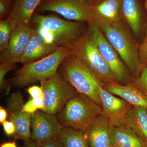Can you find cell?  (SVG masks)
<instances>
[{
  "mask_svg": "<svg viewBox=\"0 0 147 147\" xmlns=\"http://www.w3.org/2000/svg\"><path fill=\"white\" fill-rule=\"evenodd\" d=\"M104 36L118 53L133 79L138 78L142 67L139 57V44L131 30L123 20L107 22L96 19Z\"/></svg>",
  "mask_w": 147,
  "mask_h": 147,
  "instance_id": "cell-1",
  "label": "cell"
},
{
  "mask_svg": "<svg viewBox=\"0 0 147 147\" xmlns=\"http://www.w3.org/2000/svg\"><path fill=\"white\" fill-rule=\"evenodd\" d=\"M45 42L58 47L71 46L86 31L88 24L65 20L54 15L34 13L31 23Z\"/></svg>",
  "mask_w": 147,
  "mask_h": 147,
  "instance_id": "cell-2",
  "label": "cell"
},
{
  "mask_svg": "<svg viewBox=\"0 0 147 147\" xmlns=\"http://www.w3.org/2000/svg\"><path fill=\"white\" fill-rule=\"evenodd\" d=\"M71 46L59 47L54 53L35 61L23 64L8 79L11 86L22 88L37 82H40L58 71L64 59L71 54Z\"/></svg>",
  "mask_w": 147,
  "mask_h": 147,
  "instance_id": "cell-3",
  "label": "cell"
},
{
  "mask_svg": "<svg viewBox=\"0 0 147 147\" xmlns=\"http://www.w3.org/2000/svg\"><path fill=\"white\" fill-rule=\"evenodd\" d=\"M58 71L78 93L101 107L99 89L104 88V84L80 59L69 54L62 61Z\"/></svg>",
  "mask_w": 147,
  "mask_h": 147,
  "instance_id": "cell-4",
  "label": "cell"
},
{
  "mask_svg": "<svg viewBox=\"0 0 147 147\" xmlns=\"http://www.w3.org/2000/svg\"><path fill=\"white\" fill-rule=\"evenodd\" d=\"M102 113L100 106L86 96L78 92L56 115L63 127L85 131Z\"/></svg>",
  "mask_w": 147,
  "mask_h": 147,
  "instance_id": "cell-5",
  "label": "cell"
},
{
  "mask_svg": "<svg viewBox=\"0 0 147 147\" xmlns=\"http://www.w3.org/2000/svg\"><path fill=\"white\" fill-rule=\"evenodd\" d=\"M71 54L80 59L104 84V86L113 82L119 83L87 30L71 45Z\"/></svg>",
  "mask_w": 147,
  "mask_h": 147,
  "instance_id": "cell-6",
  "label": "cell"
},
{
  "mask_svg": "<svg viewBox=\"0 0 147 147\" xmlns=\"http://www.w3.org/2000/svg\"><path fill=\"white\" fill-rule=\"evenodd\" d=\"M40 83L44 101V107L40 110L50 115H56L78 93L58 71Z\"/></svg>",
  "mask_w": 147,
  "mask_h": 147,
  "instance_id": "cell-7",
  "label": "cell"
},
{
  "mask_svg": "<svg viewBox=\"0 0 147 147\" xmlns=\"http://www.w3.org/2000/svg\"><path fill=\"white\" fill-rule=\"evenodd\" d=\"M93 5L87 0H42L36 10L56 12L69 21L89 24L94 20Z\"/></svg>",
  "mask_w": 147,
  "mask_h": 147,
  "instance_id": "cell-8",
  "label": "cell"
},
{
  "mask_svg": "<svg viewBox=\"0 0 147 147\" xmlns=\"http://www.w3.org/2000/svg\"><path fill=\"white\" fill-rule=\"evenodd\" d=\"M87 31L119 83L123 85L131 83L133 78L128 68L97 25L94 22L88 24Z\"/></svg>",
  "mask_w": 147,
  "mask_h": 147,
  "instance_id": "cell-9",
  "label": "cell"
},
{
  "mask_svg": "<svg viewBox=\"0 0 147 147\" xmlns=\"http://www.w3.org/2000/svg\"><path fill=\"white\" fill-rule=\"evenodd\" d=\"M24 104L21 93L13 92L7 100V110L9 120L13 123L16 128L13 135L14 139L26 141L31 138L32 115L24 111Z\"/></svg>",
  "mask_w": 147,
  "mask_h": 147,
  "instance_id": "cell-10",
  "label": "cell"
},
{
  "mask_svg": "<svg viewBox=\"0 0 147 147\" xmlns=\"http://www.w3.org/2000/svg\"><path fill=\"white\" fill-rule=\"evenodd\" d=\"M62 127L57 115L37 110L32 115L31 138L38 143L46 142L57 137Z\"/></svg>",
  "mask_w": 147,
  "mask_h": 147,
  "instance_id": "cell-11",
  "label": "cell"
},
{
  "mask_svg": "<svg viewBox=\"0 0 147 147\" xmlns=\"http://www.w3.org/2000/svg\"><path fill=\"white\" fill-rule=\"evenodd\" d=\"M99 95L102 112L114 126L124 124L125 118L132 105L126 100L109 92L100 86Z\"/></svg>",
  "mask_w": 147,
  "mask_h": 147,
  "instance_id": "cell-12",
  "label": "cell"
},
{
  "mask_svg": "<svg viewBox=\"0 0 147 147\" xmlns=\"http://www.w3.org/2000/svg\"><path fill=\"white\" fill-rule=\"evenodd\" d=\"M32 31L30 26L18 25L11 35L7 47L1 53V63H19Z\"/></svg>",
  "mask_w": 147,
  "mask_h": 147,
  "instance_id": "cell-13",
  "label": "cell"
},
{
  "mask_svg": "<svg viewBox=\"0 0 147 147\" xmlns=\"http://www.w3.org/2000/svg\"><path fill=\"white\" fill-rule=\"evenodd\" d=\"M114 125L103 114L98 116L85 131L89 147H110Z\"/></svg>",
  "mask_w": 147,
  "mask_h": 147,
  "instance_id": "cell-14",
  "label": "cell"
},
{
  "mask_svg": "<svg viewBox=\"0 0 147 147\" xmlns=\"http://www.w3.org/2000/svg\"><path fill=\"white\" fill-rule=\"evenodd\" d=\"M123 20L131 30L136 40L141 36L145 10L142 0H121Z\"/></svg>",
  "mask_w": 147,
  "mask_h": 147,
  "instance_id": "cell-15",
  "label": "cell"
},
{
  "mask_svg": "<svg viewBox=\"0 0 147 147\" xmlns=\"http://www.w3.org/2000/svg\"><path fill=\"white\" fill-rule=\"evenodd\" d=\"M104 88L112 94L126 100L132 106L147 110V94L131 83L123 85L113 82L106 84Z\"/></svg>",
  "mask_w": 147,
  "mask_h": 147,
  "instance_id": "cell-16",
  "label": "cell"
},
{
  "mask_svg": "<svg viewBox=\"0 0 147 147\" xmlns=\"http://www.w3.org/2000/svg\"><path fill=\"white\" fill-rule=\"evenodd\" d=\"M59 47L46 43L33 29L31 36L19 63L24 64L38 60L54 53Z\"/></svg>",
  "mask_w": 147,
  "mask_h": 147,
  "instance_id": "cell-17",
  "label": "cell"
},
{
  "mask_svg": "<svg viewBox=\"0 0 147 147\" xmlns=\"http://www.w3.org/2000/svg\"><path fill=\"white\" fill-rule=\"evenodd\" d=\"M42 0H13L11 12L8 18L16 22L18 25L30 26L35 10Z\"/></svg>",
  "mask_w": 147,
  "mask_h": 147,
  "instance_id": "cell-18",
  "label": "cell"
},
{
  "mask_svg": "<svg viewBox=\"0 0 147 147\" xmlns=\"http://www.w3.org/2000/svg\"><path fill=\"white\" fill-rule=\"evenodd\" d=\"M94 18L107 22L122 20L121 0H103L93 5ZM94 22V21H93Z\"/></svg>",
  "mask_w": 147,
  "mask_h": 147,
  "instance_id": "cell-19",
  "label": "cell"
},
{
  "mask_svg": "<svg viewBox=\"0 0 147 147\" xmlns=\"http://www.w3.org/2000/svg\"><path fill=\"white\" fill-rule=\"evenodd\" d=\"M112 143V146L119 147H147L145 142L125 124L114 127Z\"/></svg>",
  "mask_w": 147,
  "mask_h": 147,
  "instance_id": "cell-20",
  "label": "cell"
},
{
  "mask_svg": "<svg viewBox=\"0 0 147 147\" xmlns=\"http://www.w3.org/2000/svg\"><path fill=\"white\" fill-rule=\"evenodd\" d=\"M125 124L134 131L147 145V110L132 106L125 121Z\"/></svg>",
  "mask_w": 147,
  "mask_h": 147,
  "instance_id": "cell-21",
  "label": "cell"
},
{
  "mask_svg": "<svg viewBox=\"0 0 147 147\" xmlns=\"http://www.w3.org/2000/svg\"><path fill=\"white\" fill-rule=\"evenodd\" d=\"M57 137L63 147H89L85 131L69 127H62Z\"/></svg>",
  "mask_w": 147,
  "mask_h": 147,
  "instance_id": "cell-22",
  "label": "cell"
},
{
  "mask_svg": "<svg viewBox=\"0 0 147 147\" xmlns=\"http://www.w3.org/2000/svg\"><path fill=\"white\" fill-rule=\"evenodd\" d=\"M18 26L16 22L9 18L0 21L1 53L7 47L11 36Z\"/></svg>",
  "mask_w": 147,
  "mask_h": 147,
  "instance_id": "cell-23",
  "label": "cell"
},
{
  "mask_svg": "<svg viewBox=\"0 0 147 147\" xmlns=\"http://www.w3.org/2000/svg\"><path fill=\"white\" fill-rule=\"evenodd\" d=\"M16 64L1 63L0 64V88L2 91H4L6 94H9L11 87L8 80H5L6 75L9 71L16 67Z\"/></svg>",
  "mask_w": 147,
  "mask_h": 147,
  "instance_id": "cell-24",
  "label": "cell"
},
{
  "mask_svg": "<svg viewBox=\"0 0 147 147\" xmlns=\"http://www.w3.org/2000/svg\"><path fill=\"white\" fill-rule=\"evenodd\" d=\"M139 57L142 70V69L147 67V23L144 38L139 45Z\"/></svg>",
  "mask_w": 147,
  "mask_h": 147,
  "instance_id": "cell-25",
  "label": "cell"
},
{
  "mask_svg": "<svg viewBox=\"0 0 147 147\" xmlns=\"http://www.w3.org/2000/svg\"><path fill=\"white\" fill-rule=\"evenodd\" d=\"M131 84L136 86L147 94V67L142 69L138 78L132 79Z\"/></svg>",
  "mask_w": 147,
  "mask_h": 147,
  "instance_id": "cell-26",
  "label": "cell"
},
{
  "mask_svg": "<svg viewBox=\"0 0 147 147\" xmlns=\"http://www.w3.org/2000/svg\"><path fill=\"white\" fill-rule=\"evenodd\" d=\"M13 0H0V18L1 20L6 19L11 12Z\"/></svg>",
  "mask_w": 147,
  "mask_h": 147,
  "instance_id": "cell-27",
  "label": "cell"
},
{
  "mask_svg": "<svg viewBox=\"0 0 147 147\" xmlns=\"http://www.w3.org/2000/svg\"><path fill=\"white\" fill-rule=\"evenodd\" d=\"M27 92L32 98L43 97V92L42 88L40 86L36 85L32 86L28 88L27 90Z\"/></svg>",
  "mask_w": 147,
  "mask_h": 147,
  "instance_id": "cell-28",
  "label": "cell"
},
{
  "mask_svg": "<svg viewBox=\"0 0 147 147\" xmlns=\"http://www.w3.org/2000/svg\"><path fill=\"white\" fill-rule=\"evenodd\" d=\"M5 133L7 136L14 135L16 131V128L14 124L9 120H6L2 123Z\"/></svg>",
  "mask_w": 147,
  "mask_h": 147,
  "instance_id": "cell-29",
  "label": "cell"
},
{
  "mask_svg": "<svg viewBox=\"0 0 147 147\" xmlns=\"http://www.w3.org/2000/svg\"><path fill=\"white\" fill-rule=\"evenodd\" d=\"M39 144L41 147H63L61 143L57 137Z\"/></svg>",
  "mask_w": 147,
  "mask_h": 147,
  "instance_id": "cell-30",
  "label": "cell"
},
{
  "mask_svg": "<svg viewBox=\"0 0 147 147\" xmlns=\"http://www.w3.org/2000/svg\"><path fill=\"white\" fill-rule=\"evenodd\" d=\"M23 109L24 112L31 115L33 114L38 110L33 102L32 98L24 103Z\"/></svg>",
  "mask_w": 147,
  "mask_h": 147,
  "instance_id": "cell-31",
  "label": "cell"
},
{
  "mask_svg": "<svg viewBox=\"0 0 147 147\" xmlns=\"http://www.w3.org/2000/svg\"><path fill=\"white\" fill-rule=\"evenodd\" d=\"M23 147H41L39 143L30 138L25 141Z\"/></svg>",
  "mask_w": 147,
  "mask_h": 147,
  "instance_id": "cell-32",
  "label": "cell"
},
{
  "mask_svg": "<svg viewBox=\"0 0 147 147\" xmlns=\"http://www.w3.org/2000/svg\"><path fill=\"white\" fill-rule=\"evenodd\" d=\"M33 102L39 110H41L44 107V101L42 98H32Z\"/></svg>",
  "mask_w": 147,
  "mask_h": 147,
  "instance_id": "cell-33",
  "label": "cell"
},
{
  "mask_svg": "<svg viewBox=\"0 0 147 147\" xmlns=\"http://www.w3.org/2000/svg\"><path fill=\"white\" fill-rule=\"evenodd\" d=\"M8 117L7 110H5L2 106L0 107V122L1 124L6 120L7 118Z\"/></svg>",
  "mask_w": 147,
  "mask_h": 147,
  "instance_id": "cell-34",
  "label": "cell"
},
{
  "mask_svg": "<svg viewBox=\"0 0 147 147\" xmlns=\"http://www.w3.org/2000/svg\"><path fill=\"white\" fill-rule=\"evenodd\" d=\"M0 147H17L15 142H4L1 145Z\"/></svg>",
  "mask_w": 147,
  "mask_h": 147,
  "instance_id": "cell-35",
  "label": "cell"
},
{
  "mask_svg": "<svg viewBox=\"0 0 147 147\" xmlns=\"http://www.w3.org/2000/svg\"><path fill=\"white\" fill-rule=\"evenodd\" d=\"M142 1H143L144 7L147 14V0H142Z\"/></svg>",
  "mask_w": 147,
  "mask_h": 147,
  "instance_id": "cell-36",
  "label": "cell"
},
{
  "mask_svg": "<svg viewBox=\"0 0 147 147\" xmlns=\"http://www.w3.org/2000/svg\"><path fill=\"white\" fill-rule=\"evenodd\" d=\"M92 5H94L96 3L95 0H87Z\"/></svg>",
  "mask_w": 147,
  "mask_h": 147,
  "instance_id": "cell-37",
  "label": "cell"
},
{
  "mask_svg": "<svg viewBox=\"0 0 147 147\" xmlns=\"http://www.w3.org/2000/svg\"><path fill=\"white\" fill-rule=\"evenodd\" d=\"M95 1L96 3H97L102 1H103V0H95Z\"/></svg>",
  "mask_w": 147,
  "mask_h": 147,
  "instance_id": "cell-38",
  "label": "cell"
},
{
  "mask_svg": "<svg viewBox=\"0 0 147 147\" xmlns=\"http://www.w3.org/2000/svg\"><path fill=\"white\" fill-rule=\"evenodd\" d=\"M110 147H119L117 146H114V145H113V146H111Z\"/></svg>",
  "mask_w": 147,
  "mask_h": 147,
  "instance_id": "cell-39",
  "label": "cell"
}]
</instances>
